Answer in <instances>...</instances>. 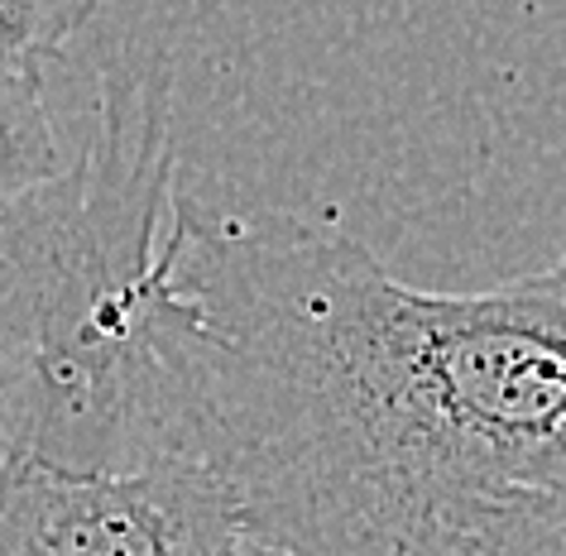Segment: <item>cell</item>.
Listing matches in <instances>:
<instances>
[{"mask_svg": "<svg viewBox=\"0 0 566 556\" xmlns=\"http://www.w3.org/2000/svg\"><path fill=\"white\" fill-rule=\"evenodd\" d=\"M174 451L289 556H375L480 490L566 494V250L480 293L298 211H168Z\"/></svg>", "mask_w": 566, "mask_h": 556, "instance_id": "6da1fadb", "label": "cell"}, {"mask_svg": "<svg viewBox=\"0 0 566 556\" xmlns=\"http://www.w3.org/2000/svg\"><path fill=\"white\" fill-rule=\"evenodd\" d=\"M174 197L164 67H106L82 164L0 207V451L67 470L178 461Z\"/></svg>", "mask_w": 566, "mask_h": 556, "instance_id": "7a4b0ae2", "label": "cell"}, {"mask_svg": "<svg viewBox=\"0 0 566 556\" xmlns=\"http://www.w3.org/2000/svg\"><path fill=\"white\" fill-rule=\"evenodd\" d=\"M231 499L192 461L67 470L0 451V556H235Z\"/></svg>", "mask_w": 566, "mask_h": 556, "instance_id": "3957f363", "label": "cell"}, {"mask_svg": "<svg viewBox=\"0 0 566 556\" xmlns=\"http://www.w3.org/2000/svg\"><path fill=\"white\" fill-rule=\"evenodd\" d=\"M375 556H566V494L480 490L428 508Z\"/></svg>", "mask_w": 566, "mask_h": 556, "instance_id": "277c9868", "label": "cell"}, {"mask_svg": "<svg viewBox=\"0 0 566 556\" xmlns=\"http://www.w3.org/2000/svg\"><path fill=\"white\" fill-rule=\"evenodd\" d=\"M63 174V149L44 102V67H0V207Z\"/></svg>", "mask_w": 566, "mask_h": 556, "instance_id": "5b68a950", "label": "cell"}, {"mask_svg": "<svg viewBox=\"0 0 566 556\" xmlns=\"http://www.w3.org/2000/svg\"><path fill=\"white\" fill-rule=\"evenodd\" d=\"M102 0H0V67H44Z\"/></svg>", "mask_w": 566, "mask_h": 556, "instance_id": "8992f818", "label": "cell"}, {"mask_svg": "<svg viewBox=\"0 0 566 556\" xmlns=\"http://www.w3.org/2000/svg\"><path fill=\"white\" fill-rule=\"evenodd\" d=\"M235 556H289V552L269 547V542H260V537H240V547H235Z\"/></svg>", "mask_w": 566, "mask_h": 556, "instance_id": "52a82bcc", "label": "cell"}]
</instances>
